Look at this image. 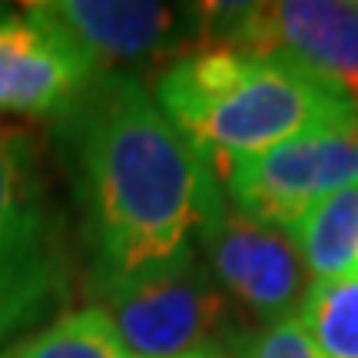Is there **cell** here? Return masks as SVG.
Instances as JSON below:
<instances>
[{
  "mask_svg": "<svg viewBox=\"0 0 358 358\" xmlns=\"http://www.w3.org/2000/svg\"><path fill=\"white\" fill-rule=\"evenodd\" d=\"M150 93L213 169L266 153L308 129L358 123V103L295 66L222 47L169 60Z\"/></svg>",
  "mask_w": 358,
  "mask_h": 358,
  "instance_id": "7a4b0ae2",
  "label": "cell"
},
{
  "mask_svg": "<svg viewBox=\"0 0 358 358\" xmlns=\"http://www.w3.org/2000/svg\"><path fill=\"white\" fill-rule=\"evenodd\" d=\"M189 358H226V355H189Z\"/></svg>",
  "mask_w": 358,
  "mask_h": 358,
  "instance_id": "5bb4252c",
  "label": "cell"
},
{
  "mask_svg": "<svg viewBox=\"0 0 358 358\" xmlns=\"http://www.w3.org/2000/svg\"><path fill=\"white\" fill-rule=\"evenodd\" d=\"M50 133L83 216L90 295L199 256L203 226L226 189L140 73H96L50 120Z\"/></svg>",
  "mask_w": 358,
  "mask_h": 358,
  "instance_id": "6da1fadb",
  "label": "cell"
},
{
  "mask_svg": "<svg viewBox=\"0 0 358 358\" xmlns=\"http://www.w3.org/2000/svg\"><path fill=\"white\" fill-rule=\"evenodd\" d=\"M232 358H322L312 345L299 315H285L275 322H262V329L245 332Z\"/></svg>",
  "mask_w": 358,
  "mask_h": 358,
  "instance_id": "4fadbf2b",
  "label": "cell"
},
{
  "mask_svg": "<svg viewBox=\"0 0 358 358\" xmlns=\"http://www.w3.org/2000/svg\"><path fill=\"white\" fill-rule=\"evenodd\" d=\"M66 292L70 266L37 143L0 127V342L50 319Z\"/></svg>",
  "mask_w": 358,
  "mask_h": 358,
  "instance_id": "3957f363",
  "label": "cell"
},
{
  "mask_svg": "<svg viewBox=\"0 0 358 358\" xmlns=\"http://www.w3.org/2000/svg\"><path fill=\"white\" fill-rule=\"evenodd\" d=\"M96 77L83 53L34 13H0V110L53 116Z\"/></svg>",
  "mask_w": 358,
  "mask_h": 358,
  "instance_id": "9c48e42d",
  "label": "cell"
},
{
  "mask_svg": "<svg viewBox=\"0 0 358 358\" xmlns=\"http://www.w3.org/2000/svg\"><path fill=\"white\" fill-rule=\"evenodd\" d=\"M299 322L322 358H358V279L312 282Z\"/></svg>",
  "mask_w": 358,
  "mask_h": 358,
  "instance_id": "7c38bea8",
  "label": "cell"
},
{
  "mask_svg": "<svg viewBox=\"0 0 358 358\" xmlns=\"http://www.w3.org/2000/svg\"><path fill=\"white\" fill-rule=\"evenodd\" d=\"M292 239L315 282L358 279V182L319 199L292 226Z\"/></svg>",
  "mask_w": 358,
  "mask_h": 358,
  "instance_id": "30bf717a",
  "label": "cell"
},
{
  "mask_svg": "<svg viewBox=\"0 0 358 358\" xmlns=\"http://www.w3.org/2000/svg\"><path fill=\"white\" fill-rule=\"evenodd\" d=\"M199 252L232 306H243L262 322L292 315V306L302 295L306 266L289 229L245 216L222 196L203 226Z\"/></svg>",
  "mask_w": 358,
  "mask_h": 358,
  "instance_id": "ba28073f",
  "label": "cell"
},
{
  "mask_svg": "<svg viewBox=\"0 0 358 358\" xmlns=\"http://www.w3.org/2000/svg\"><path fill=\"white\" fill-rule=\"evenodd\" d=\"M3 10H7V7H0V13H3Z\"/></svg>",
  "mask_w": 358,
  "mask_h": 358,
  "instance_id": "9a60e30c",
  "label": "cell"
},
{
  "mask_svg": "<svg viewBox=\"0 0 358 358\" xmlns=\"http://www.w3.org/2000/svg\"><path fill=\"white\" fill-rule=\"evenodd\" d=\"M27 13L70 40L96 73H136L133 66L196 50V7L153 0H40Z\"/></svg>",
  "mask_w": 358,
  "mask_h": 358,
  "instance_id": "52a82bcc",
  "label": "cell"
},
{
  "mask_svg": "<svg viewBox=\"0 0 358 358\" xmlns=\"http://www.w3.org/2000/svg\"><path fill=\"white\" fill-rule=\"evenodd\" d=\"M216 173L236 209L292 232L319 199L358 182V123L308 129L266 153L229 159Z\"/></svg>",
  "mask_w": 358,
  "mask_h": 358,
  "instance_id": "8992f818",
  "label": "cell"
},
{
  "mask_svg": "<svg viewBox=\"0 0 358 358\" xmlns=\"http://www.w3.org/2000/svg\"><path fill=\"white\" fill-rule=\"evenodd\" d=\"M116 338L133 358H232L245 338L229 295L209 275L203 256L150 279L93 295Z\"/></svg>",
  "mask_w": 358,
  "mask_h": 358,
  "instance_id": "5b68a950",
  "label": "cell"
},
{
  "mask_svg": "<svg viewBox=\"0 0 358 358\" xmlns=\"http://www.w3.org/2000/svg\"><path fill=\"white\" fill-rule=\"evenodd\" d=\"M0 358H133L96 308H73Z\"/></svg>",
  "mask_w": 358,
  "mask_h": 358,
  "instance_id": "8fae6325",
  "label": "cell"
},
{
  "mask_svg": "<svg viewBox=\"0 0 358 358\" xmlns=\"http://www.w3.org/2000/svg\"><path fill=\"white\" fill-rule=\"evenodd\" d=\"M209 47L282 60L332 93L358 103V3H199L196 50Z\"/></svg>",
  "mask_w": 358,
  "mask_h": 358,
  "instance_id": "277c9868",
  "label": "cell"
}]
</instances>
